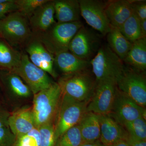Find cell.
<instances>
[{
	"label": "cell",
	"instance_id": "26",
	"mask_svg": "<svg viewBox=\"0 0 146 146\" xmlns=\"http://www.w3.org/2000/svg\"><path fill=\"white\" fill-rule=\"evenodd\" d=\"M83 143L78 125L69 129L58 138L54 146H81Z\"/></svg>",
	"mask_w": 146,
	"mask_h": 146
},
{
	"label": "cell",
	"instance_id": "10",
	"mask_svg": "<svg viewBox=\"0 0 146 146\" xmlns=\"http://www.w3.org/2000/svg\"><path fill=\"white\" fill-rule=\"evenodd\" d=\"M99 35L82 26L71 40L69 51L82 60L90 62L101 46Z\"/></svg>",
	"mask_w": 146,
	"mask_h": 146
},
{
	"label": "cell",
	"instance_id": "31",
	"mask_svg": "<svg viewBox=\"0 0 146 146\" xmlns=\"http://www.w3.org/2000/svg\"><path fill=\"white\" fill-rule=\"evenodd\" d=\"M16 139L9 126L0 127V146H15Z\"/></svg>",
	"mask_w": 146,
	"mask_h": 146
},
{
	"label": "cell",
	"instance_id": "2",
	"mask_svg": "<svg viewBox=\"0 0 146 146\" xmlns=\"http://www.w3.org/2000/svg\"><path fill=\"white\" fill-rule=\"evenodd\" d=\"M83 26L80 21L56 23L44 33L34 37L55 56L60 53L69 51L71 40Z\"/></svg>",
	"mask_w": 146,
	"mask_h": 146
},
{
	"label": "cell",
	"instance_id": "13",
	"mask_svg": "<svg viewBox=\"0 0 146 146\" xmlns=\"http://www.w3.org/2000/svg\"><path fill=\"white\" fill-rule=\"evenodd\" d=\"M26 51L31 61L53 77L57 76L54 68V56L38 39L34 38L26 45Z\"/></svg>",
	"mask_w": 146,
	"mask_h": 146
},
{
	"label": "cell",
	"instance_id": "23",
	"mask_svg": "<svg viewBox=\"0 0 146 146\" xmlns=\"http://www.w3.org/2000/svg\"><path fill=\"white\" fill-rule=\"evenodd\" d=\"M21 54L7 42L0 40V67L11 71L18 65Z\"/></svg>",
	"mask_w": 146,
	"mask_h": 146
},
{
	"label": "cell",
	"instance_id": "7",
	"mask_svg": "<svg viewBox=\"0 0 146 146\" xmlns=\"http://www.w3.org/2000/svg\"><path fill=\"white\" fill-rule=\"evenodd\" d=\"M145 72L129 67H125L122 74L117 80V87L137 104L146 106V79Z\"/></svg>",
	"mask_w": 146,
	"mask_h": 146
},
{
	"label": "cell",
	"instance_id": "20",
	"mask_svg": "<svg viewBox=\"0 0 146 146\" xmlns=\"http://www.w3.org/2000/svg\"><path fill=\"white\" fill-rule=\"evenodd\" d=\"M123 61L137 70L146 71V37L132 43L130 50Z\"/></svg>",
	"mask_w": 146,
	"mask_h": 146
},
{
	"label": "cell",
	"instance_id": "40",
	"mask_svg": "<svg viewBox=\"0 0 146 146\" xmlns=\"http://www.w3.org/2000/svg\"><path fill=\"white\" fill-rule=\"evenodd\" d=\"M0 37H1V36H0Z\"/></svg>",
	"mask_w": 146,
	"mask_h": 146
},
{
	"label": "cell",
	"instance_id": "14",
	"mask_svg": "<svg viewBox=\"0 0 146 146\" xmlns=\"http://www.w3.org/2000/svg\"><path fill=\"white\" fill-rule=\"evenodd\" d=\"M54 1H49L37 9L28 18L33 36L44 33L56 23Z\"/></svg>",
	"mask_w": 146,
	"mask_h": 146
},
{
	"label": "cell",
	"instance_id": "25",
	"mask_svg": "<svg viewBox=\"0 0 146 146\" xmlns=\"http://www.w3.org/2000/svg\"><path fill=\"white\" fill-rule=\"evenodd\" d=\"M5 80L11 91L18 96L27 98L31 95L32 92L28 86L16 74L9 71L6 76Z\"/></svg>",
	"mask_w": 146,
	"mask_h": 146
},
{
	"label": "cell",
	"instance_id": "21",
	"mask_svg": "<svg viewBox=\"0 0 146 146\" xmlns=\"http://www.w3.org/2000/svg\"><path fill=\"white\" fill-rule=\"evenodd\" d=\"M78 125L84 143L99 140L100 126L99 115L93 112H86Z\"/></svg>",
	"mask_w": 146,
	"mask_h": 146
},
{
	"label": "cell",
	"instance_id": "9",
	"mask_svg": "<svg viewBox=\"0 0 146 146\" xmlns=\"http://www.w3.org/2000/svg\"><path fill=\"white\" fill-rule=\"evenodd\" d=\"M117 81L106 80L97 82L94 95L87 106V112L98 115H109L115 101Z\"/></svg>",
	"mask_w": 146,
	"mask_h": 146
},
{
	"label": "cell",
	"instance_id": "8",
	"mask_svg": "<svg viewBox=\"0 0 146 146\" xmlns=\"http://www.w3.org/2000/svg\"><path fill=\"white\" fill-rule=\"evenodd\" d=\"M10 72L24 80L34 95L53 83L47 73L32 63L25 53H22L18 65Z\"/></svg>",
	"mask_w": 146,
	"mask_h": 146
},
{
	"label": "cell",
	"instance_id": "24",
	"mask_svg": "<svg viewBox=\"0 0 146 146\" xmlns=\"http://www.w3.org/2000/svg\"><path fill=\"white\" fill-rule=\"evenodd\" d=\"M140 23L141 21L133 13L119 29L126 39L133 43L144 37L141 32Z\"/></svg>",
	"mask_w": 146,
	"mask_h": 146
},
{
	"label": "cell",
	"instance_id": "19",
	"mask_svg": "<svg viewBox=\"0 0 146 146\" xmlns=\"http://www.w3.org/2000/svg\"><path fill=\"white\" fill-rule=\"evenodd\" d=\"M54 58V64L67 75L88 69L91 66L89 61L82 60L69 51L58 54Z\"/></svg>",
	"mask_w": 146,
	"mask_h": 146
},
{
	"label": "cell",
	"instance_id": "38",
	"mask_svg": "<svg viewBox=\"0 0 146 146\" xmlns=\"http://www.w3.org/2000/svg\"><path fill=\"white\" fill-rule=\"evenodd\" d=\"M140 25L143 37H146V19L141 21Z\"/></svg>",
	"mask_w": 146,
	"mask_h": 146
},
{
	"label": "cell",
	"instance_id": "15",
	"mask_svg": "<svg viewBox=\"0 0 146 146\" xmlns=\"http://www.w3.org/2000/svg\"><path fill=\"white\" fill-rule=\"evenodd\" d=\"M100 126V140L108 146L121 140H127L128 134L125 128L109 115H99Z\"/></svg>",
	"mask_w": 146,
	"mask_h": 146
},
{
	"label": "cell",
	"instance_id": "18",
	"mask_svg": "<svg viewBox=\"0 0 146 146\" xmlns=\"http://www.w3.org/2000/svg\"><path fill=\"white\" fill-rule=\"evenodd\" d=\"M55 15L58 23L79 21L80 9L78 0L54 1Z\"/></svg>",
	"mask_w": 146,
	"mask_h": 146
},
{
	"label": "cell",
	"instance_id": "4",
	"mask_svg": "<svg viewBox=\"0 0 146 146\" xmlns=\"http://www.w3.org/2000/svg\"><path fill=\"white\" fill-rule=\"evenodd\" d=\"M88 103L78 101L62 93L54 121L56 140L66 131L78 125L87 112Z\"/></svg>",
	"mask_w": 146,
	"mask_h": 146
},
{
	"label": "cell",
	"instance_id": "27",
	"mask_svg": "<svg viewBox=\"0 0 146 146\" xmlns=\"http://www.w3.org/2000/svg\"><path fill=\"white\" fill-rule=\"evenodd\" d=\"M123 126L129 136L140 141H146V123L142 117L125 123Z\"/></svg>",
	"mask_w": 146,
	"mask_h": 146
},
{
	"label": "cell",
	"instance_id": "5",
	"mask_svg": "<svg viewBox=\"0 0 146 146\" xmlns=\"http://www.w3.org/2000/svg\"><path fill=\"white\" fill-rule=\"evenodd\" d=\"M90 64L97 82L110 79L117 81L125 67L123 60L108 44L101 46Z\"/></svg>",
	"mask_w": 146,
	"mask_h": 146
},
{
	"label": "cell",
	"instance_id": "29",
	"mask_svg": "<svg viewBox=\"0 0 146 146\" xmlns=\"http://www.w3.org/2000/svg\"><path fill=\"white\" fill-rule=\"evenodd\" d=\"M49 0H15L20 11L28 18L41 6Z\"/></svg>",
	"mask_w": 146,
	"mask_h": 146
},
{
	"label": "cell",
	"instance_id": "22",
	"mask_svg": "<svg viewBox=\"0 0 146 146\" xmlns=\"http://www.w3.org/2000/svg\"><path fill=\"white\" fill-rule=\"evenodd\" d=\"M106 35L108 46L121 60H123L131 48L132 43L126 39L119 29L112 26Z\"/></svg>",
	"mask_w": 146,
	"mask_h": 146
},
{
	"label": "cell",
	"instance_id": "39",
	"mask_svg": "<svg viewBox=\"0 0 146 146\" xmlns=\"http://www.w3.org/2000/svg\"><path fill=\"white\" fill-rule=\"evenodd\" d=\"M11 0H0V3H5L10 1Z\"/></svg>",
	"mask_w": 146,
	"mask_h": 146
},
{
	"label": "cell",
	"instance_id": "28",
	"mask_svg": "<svg viewBox=\"0 0 146 146\" xmlns=\"http://www.w3.org/2000/svg\"><path fill=\"white\" fill-rule=\"evenodd\" d=\"M37 128L39 129L41 137L40 146H54L56 139L54 123L45 124Z\"/></svg>",
	"mask_w": 146,
	"mask_h": 146
},
{
	"label": "cell",
	"instance_id": "34",
	"mask_svg": "<svg viewBox=\"0 0 146 146\" xmlns=\"http://www.w3.org/2000/svg\"><path fill=\"white\" fill-rule=\"evenodd\" d=\"M10 114L6 110L0 107V127L8 126V120Z\"/></svg>",
	"mask_w": 146,
	"mask_h": 146
},
{
	"label": "cell",
	"instance_id": "16",
	"mask_svg": "<svg viewBox=\"0 0 146 146\" xmlns=\"http://www.w3.org/2000/svg\"><path fill=\"white\" fill-rule=\"evenodd\" d=\"M8 126L16 138L35 127L32 108H24L10 114Z\"/></svg>",
	"mask_w": 146,
	"mask_h": 146
},
{
	"label": "cell",
	"instance_id": "30",
	"mask_svg": "<svg viewBox=\"0 0 146 146\" xmlns=\"http://www.w3.org/2000/svg\"><path fill=\"white\" fill-rule=\"evenodd\" d=\"M40 142L39 129L35 127L28 133L17 138L15 146H40Z\"/></svg>",
	"mask_w": 146,
	"mask_h": 146
},
{
	"label": "cell",
	"instance_id": "17",
	"mask_svg": "<svg viewBox=\"0 0 146 146\" xmlns=\"http://www.w3.org/2000/svg\"><path fill=\"white\" fill-rule=\"evenodd\" d=\"M105 11L110 25L118 29L133 13L130 0L108 1Z\"/></svg>",
	"mask_w": 146,
	"mask_h": 146
},
{
	"label": "cell",
	"instance_id": "6",
	"mask_svg": "<svg viewBox=\"0 0 146 146\" xmlns=\"http://www.w3.org/2000/svg\"><path fill=\"white\" fill-rule=\"evenodd\" d=\"M62 94L76 100L89 103L94 95L97 82L88 69L68 75L59 82Z\"/></svg>",
	"mask_w": 146,
	"mask_h": 146
},
{
	"label": "cell",
	"instance_id": "32",
	"mask_svg": "<svg viewBox=\"0 0 146 146\" xmlns=\"http://www.w3.org/2000/svg\"><path fill=\"white\" fill-rule=\"evenodd\" d=\"M133 13L140 21L146 19V1L130 0Z\"/></svg>",
	"mask_w": 146,
	"mask_h": 146
},
{
	"label": "cell",
	"instance_id": "37",
	"mask_svg": "<svg viewBox=\"0 0 146 146\" xmlns=\"http://www.w3.org/2000/svg\"><path fill=\"white\" fill-rule=\"evenodd\" d=\"M108 146H131L126 140H121Z\"/></svg>",
	"mask_w": 146,
	"mask_h": 146
},
{
	"label": "cell",
	"instance_id": "1",
	"mask_svg": "<svg viewBox=\"0 0 146 146\" xmlns=\"http://www.w3.org/2000/svg\"><path fill=\"white\" fill-rule=\"evenodd\" d=\"M62 93L59 83H53L48 88L34 95L31 108L35 127L54 123Z\"/></svg>",
	"mask_w": 146,
	"mask_h": 146
},
{
	"label": "cell",
	"instance_id": "11",
	"mask_svg": "<svg viewBox=\"0 0 146 146\" xmlns=\"http://www.w3.org/2000/svg\"><path fill=\"white\" fill-rule=\"evenodd\" d=\"M81 16L92 28L106 35L111 25L106 13L107 1L102 0H79Z\"/></svg>",
	"mask_w": 146,
	"mask_h": 146
},
{
	"label": "cell",
	"instance_id": "33",
	"mask_svg": "<svg viewBox=\"0 0 146 146\" xmlns=\"http://www.w3.org/2000/svg\"><path fill=\"white\" fill-rule=\"evenodd\" d=\"M18 10L19 7L15 0H11L10 1L5 3H0V20L5 18L10 13Z\"/></svg>",
	"mask_w": 146,
	"mask_h": 146
},
{
	"label": "cell",
	"instance_id": "12",
	"mask_svg": "<svg viewBox=\"0 0 146 146\" xmlns=\"http://www.w3.org/2000/svg\"><path fill=\"white\" fill-rule=\"evenodd\" d=\"M146 109L140 106L117 87L115 101L109 116L120 124L142 117L146 120Z\"/></svg>",
	"mask_w": 146,
	"mask_h": 146
},
{
	"label": "cell",
	"instance_id": "35",
	"mask_svg": "<svg viewBox=\"0 0 146 146\" xmlns=\"http://www.w3.org/2000/svg\"><path fill=\"white\" fill-rule=\"evenodd\" d=\"M126 140L131 146H146V141L137 140L129 135Z\"/></svg>",
	"mask_w": 146,
	"mask_h": 146
},
{
	"label": "cell",
	"instance_id": "36",
	"mask_svg": "<svg viewBox=\"0 0 146 146\" xmlns=\"http://www.w3.org/2000/svg\"><path fill=\"white\" fill-rule=\"evenodd\" d=\"M81 146H106L101 142L100 140L94 141V142H90V143H83Z\"/></svg>",
	"mask_w": 146,
	"mask_h": 146
},
{
	"label": "cell",
	"instance_id": "3",
	"mask_svg": "<svg viewBox=\"0 0 146 146\" xmlns=\"http://www.w3.org/2000/svg\"><path fill=\"white\" fill-rule=\"evenodd\" d=\"M0 36L11 47L26 46L33 37L28 18L18 11L0 20Z\"/></svg>",
	"mask_w": 146,
	"mask_h": 146
}]
</instances>
